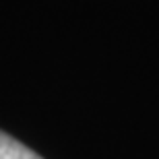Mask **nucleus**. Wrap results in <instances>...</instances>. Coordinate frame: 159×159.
Listing matches in <instances>:
<instances>
[{"mask_svg": "<svg viewBox=\"0 0 159 159\" xmlns=\"http://www.w3.org/2000/svg\"><path fill=\"white\" fill-rule=\"evenodd\" d=\"M0 159H41L35 151L0 130Z\"/></svg>", "mask_w": 159, "mask_h": 159, "instance_id": "f257e3e1", "label": "nucleus"}]
</instances>
